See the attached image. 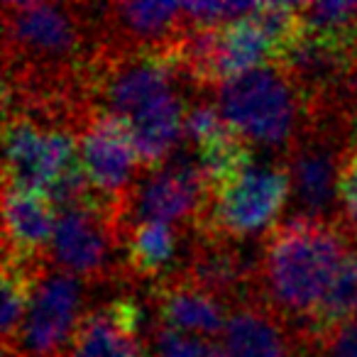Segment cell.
<instances>
[{
    "mask_svg": "<svg viewBox=\"0 0 357 357\" xmlns=\"http://www.w3.org/2000/svg\"><path fill=\"white\" fill-rule=\"evenodd\" d=\"M71 357H152L135 289L108 294L81 321Z\"/></svg>",
    "mask_w": 357,
    "mask_h": 357,
    "instance_id": "7c38bea8",
    "label": "cell"
},
{
    "mask_svg": "<svg viewBox=\"0 0 357 357\" xmlns=\"http://www.w3.org/2000/svg\"><path fill=\"white\" fill-rule=\"evenodd\" d=\"M79 159L93 201L120 220L130 191L144 174L130 128L110 113L93 110L79 132Z\"/></svg>",
    "mask_w": 357,
    "mask_h": 357,
    "instance_id": "9c48e42d",
    "label": "cell"
},
{
    "mask_svg": "<svg viewBox=\"0 0 357 357\" xmlns=\"http://www.w3.org/2000/svg\"><path fill=\"white\" fill-rule=\"evenodd\" d=\"M303 35L333 42V45H355L357 40V0H316L301 3Z\"/></svg>",
    "mask_w": 357,
    "mask_h": 357,
    "instance_id": "ffe728a7",
    "label": "cell"
},
{
    "mask_svg": "<svg viewBox=\"0 0 357 357\" xmlns=\"http://www.w3.org/2000/svg\"><path fill=\"white\" fill-rule=\"evenodd\" d=\"M3 186L50 194L81 167L79 132L22 113H3Z\"/></svg>",
    "mask_w": 357,
    "mask_h": 357,
    "instance_id": "52a82bcc",
    "label": "cell"
},
{
    "mask_svg": "<svg viewBox=\"0 0 357 357\" xmlns=\"http://www.w3.org/2000/svg\"><path fill=\"white\" fill-rule=\"evenodd\" d=\"M178 272L191 284L233 308L257 296V257L245 252L243 243L220 235L191 233Z\"/></svg>",
    "mask_w": 357,
    "mask_h": 357,
    "instance_id": "8fae6325",
    "label": "cell"
},
{
    "mask_svg": "<svg viewBox=\"0 0 357 357\" xmlns=\"http://www.w3.org/2000/svg\"><path fill=\"white\" fill-rule=\"evenodd\" d=\"M189 235V230H181L169 223H157V220L128 225L123 233V250L125 267H128L135 287L142 282L152 287L159 279L176 272L178 267L174 264V259L178 252V243Z\"/></svg>",
    "mask_w": 357,
    "mask_h": 357,
    "instance_id": "2e32d148",
    "label": "cell"
},
{
    "mask_svg": "<svg viewBox=\"0 0 357 357\" xmlns=\"http://www.w3.org/2000/svg\"><path fill=\"white\" fill-rule=\"evenodd\" d=\"M56 208L45 194L3 186V255L50 259Z\"/></svg>",
    "mask_w": 357,
    "mask_h": 357,
    "instance_id": "9a60e30c",
    "label": "cell"
},
{
    "mask_svg": "<svg viewBox=\"0 0 357 357\" xmlns=\"http://www.w3.org/2000/svg\"><path fill=\"white\" fill-rule=\"evenodd\" d=\"M91 93L96 108L130 128L144 172L167 164L184 144L186 108L196 91L174 54L98 52Z\"/></svg>",
    "mask_w": 357,
    "mask_h": 357,
    "instance_id": "6da1fadb",
    "label": "cell"
},
{
    "mask_svg": "<svg viewBox=\"0 0 357 357\" xmlns=\"http://www.w3.org/2000/svg\"><path fill=\"white\" fill-rule=\"evenodd\" d=\"M218 342L223 357H301V340L262 298L233 308Z\"/></svg>",
    "mask_w": 357,
    "mask_h": 357,
    "instance_id": "5bb4252c",
    "label": "cell"
},
{
    "mask_svg": "<svg viewBox=\"0 0 357 357\" xmlns=\"http://www.w3.org/2000/svg\"><path fill=\"white\" fill-rule=\"evenodd\" d=\"M355 316H357V240L347 250L345 259H342L326 298L321 301L318 311L313 313L306 335L298 337V340L303 342L316 340V337L326 335L328 331L342 326V323Z\"/></svg>",
    "mask_w": 357,
    "mask_h": 357,
    "instance_id": "ac0fdd59",
    "label": "cell"
},
{
    "mask_svg": "<svg viewBox=\"0 0 357 357\" xmlns=\"http://www.w3.org/2000/svg\"><path fill=\"white\" fill-rule=\"evenodd\" d=\"M269 64H274V52L255 15L230 22L215 32L213 61H211V86L213 89Z\"/></svg>",
    "mask_w": 357,
    "mask_h": 357,
    "instance_id": "e0dca14e",
    "label": "cell"
},
{
    "mask_svg": "<svg viewBox=\"0 0 357 357\" xmlns=\"http://www.w3.org/2000/svg\"><path fill=\"white\" fill-rule=\"evenodd\" d=\"M96 289L47 262L40 269L30 306L3 357H71L81 321L93 306Z\"/></svg>",
    "mask_w": 357,
    "mask_h": 357,
    "instance_id": "5b68a950",
    "label": "cell"
},
{
    "mask_svg": "<svg viewBox=\"0 0 357 357\" xmlns=\"http://www.w3.org/2000/svg\"><path fill=\"white\" fill-rule=\"evenodd\" d=\"M345 103H347L350 113L355 115V120H357V40H355V47H352L350 76H347V84H345Z\"/></svg>",
    "mask_w": 357,
    "mask_h": 357,
    "instance_id": "cb8c5ba5",
    "label": "cell"
},
{
    "mask_svg": "<svg viewBox=\"0 0 357 357\" xmlns=\"http://www.w3.org/2000/svg\"><path fill=\"white\" fill-rule=\"evenodd\" d=\"M98 52L174 54L186 35L181 3H93Z\"/></svg>",
    "mask_w": 357,
    "mask_h": 357,
    "instance_id": "30bf717a",
    "label": "cell"
},
{
    "mask_svg": "<svg viewBox=\"0 0 357 357\" xmlns=\"http://www.w3.org/2000/svg\"><path fill=\"white\" fill-rule=\"evenodd\" d=\"M50 259H20L3 255V350L13 345L30 306L40 269Z\"/></svg>",
    "mask_w": 357,
    "mask_h": 357,
    "instance_id": "d6986e66",
    "label": "cell"
},
{
    "mask_svg": "<svg viewBox=\"0 0 357 357\" xmlns=\"http://www.w3.org/2000/svg\"><path fill=\"white\" fill-rule=\"evenodd\" d=\"M144 301L154 323L208 340H220L230 318V308L223 301L191 284L178 269L147 287Z\"/></svg>",
    "mask_w": 357,
    "mask_h": 357,
    "instance_id": "4fadbf2b",
    "label": "cell"
},
{
    "mask_svg": "<svg viewBox=\"0 0 357 357\" xmlns=\"http://www.w3.org/2000/svg\"><path fill=\"white\" fill-rule=\"evenodd\" d=\"M291 199V176L284 162H252L238 178L211 196L201 223L194 233L220 235L245 243L259 240L279 223V215Z\"/></svg>",
    "mask_w": 357,
    "mask_h": 357,
    "instance_id": "8992f818",
    "label": "cell"
},
{
    "mask_svg": "<svg viewBox=\"0 0 357 357\" xmlns=\"http://www.w3.org/2000/svg\"><path fill=\"white\" fill-rule=\"evenodd\" d=\"M259 3H230V0H215V3H181L184 20L189 30H220V27L238 22L252 15Z\"/></svg>",
    "mask_w": 357,
    "mask_h": 357,
    "instance_id": "7402d4cb",
    "label": "cell"
},
{
    "mask_svg": "<svg viewBox=\"0 0 357 357\" xmlns=\"http://www.w3.org/2000/svg\"><path fill=\"white\" fill-rule=\"evenodd\" d=\"M50 262L100 291L137 289L125 267L123 225L96 201H81L56 211Z\"/></svg>",
    "mask_w": 357,
    "mask_h": 357,
    "instance_id": "277c9868",
    "label": "cell"
},
{
    "mask_svg": "<svg viewBox=\"0 0 357 357\" xmlns=\"http://www.w3.org/2000/svg\"><path fill=\"white\" fill-rule=\"evenodd\" d=\"M303 345L311 357H357V316Z\"/></svg>",
    "mask_w": 357,
    "mask_h": 357,
    "instance_id": "603a6c76",
    "label": "cell"
},
{
    "mask_svg": "<svg viewBox=\"0 0 357 357\" xmlns=\"http://www.w3.org/2000/svg\"><path fill=\"white\" fill-rule=\"evenodd\" d=\"M147 345L152 357H223L218 340L172 331L159 323H149Z\"/></svg>",
    "mask_w": 357,
    "mask_h": 357,
    "instance_id": "44dd1931",
    "label": "cell"
},
{
    "mask_svg": "<svg viewBox=\"0 0 357 357\" xmlns=\"http://www.w3.org/2000/svg\"><path fill=\"white\" fill-rule=\"evenodd\" d=\"M355 238L342 225L284 218L262 240L257 296L303 337Z\"/></svg>",
    "mask_w": 357,
    "mask_h": 357,
    "instance_id": "7a4b0ae2",
    "label": "cell"
},
{
    "mask_svg": "<svg viewBox=\"0 0 357 357\" xmlns=\"http://www.w3.org/2000/svg\"><path fill=\"white\" fill-rule=\"evenodd\" d=\"M211 204V189L196 154L186 144L167 164L139 176L120 213L123 233L128 225L157 223L176 225L194 233Z\"/></svg>",
    "mask_w": 357,
    "mask_h": 357,
    "instance_id": "ba28073f",
    "label": "cell"
},
{
    "mask_svg": "<svg viewBox=\"0 0 357 357\" xmlns=\"http://www.w3.org/2000/svg\"><path fill=\"white\" fill-rule=\"evenodd\" d=\"M225 123L252 149L282 162L306 123V103L287 69L269 64L213 89Z\"/></svg>",
    "mask_w": 357,
    "mask_h": 357,
    "instance_id": "3957f363",
    "label": "cell"
}]
</instances>
